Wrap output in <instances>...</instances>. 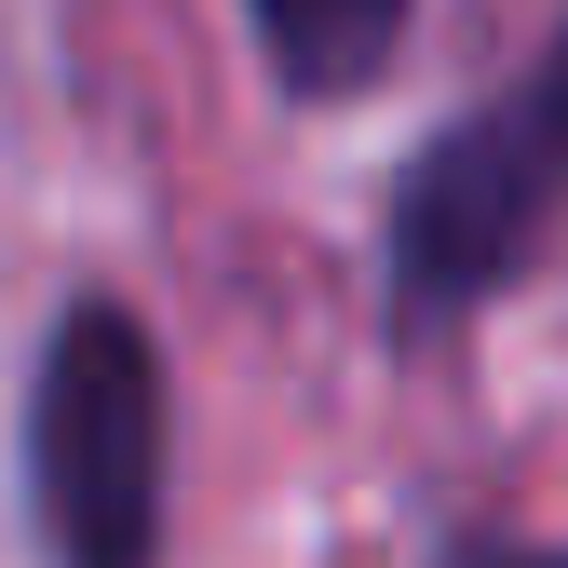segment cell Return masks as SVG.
I'll use <instances>...</instances> for the list:
<instances>
[{"mask_svg": "<svg viewBox=\"0 0 568 568\" xmlns=\"http://www.w3.org/2000/svg\"><path fill=\"white\" fill-rule=\"evenodd\" d=\"M568 231V28L528 82L460 109L434 150L406 163L393 217H379V284L406 325H460Z\"/></svg>", "mask_w": 568, "mask_h": 568, "instance_id": "obj_1", "label": "cell"}, {"mask_svg": "<svg viewBox=\"0 0 568 568\" xmlns=\"http://www.w3.org/2000/svg\"><path fill=\"white\" fill-rule=\"evenodd\" d=\"M41 568H163V352L122 298H68L28 366Z\"/></svg>", "mask_w": 568, "mask_h": 568, "instance_id": "obj_2", "label": "cell"}, {"mask_svg": "<svg viewBox=\"0 0 568 568\" xmlns=\"http://www.w3.org/2000/svg\"><path fill=\"white\" fill-rule=\"evenodd\" d=\"M244 28H257V68L298 109H352L366 82H393L419 0H244Z\"/></svg>", "mask_w": 568, "mask_h": 568, "instance_id": "obj_3", "label": "cell"}, {"mask_svg": "<svg viewBox=\"0 0 568 568\" xmlns=\"http://www.w3.org/2000/svg\"><path fill=\"white\" fill-rule=\"evenodd\" d=\"M447 568H568V555H528V541H460Z\"/></svg>", "mask_w": 568, "mask_h": 568, "instance_id": "obj_4", "label": "cell"}]
</instances>
